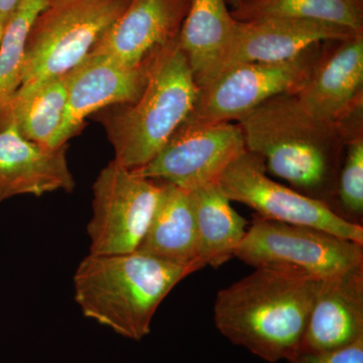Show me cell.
I'll use <instances>...</instances> for the list:
<instances>
[{
    "instance_id": "1",
    "label": "cell",
    "mask_w": 363,
    "mask_h": 363,
    "mask_svg": "<svg viewBox=\"0 0 363 363\" xmlns=\"http://www.w3.org/2000/svg\"><path fill=\"white\" fill-rule=\"evenodd\" d=\"M238 121L247 152L262 160L267 173L332 208L348 138L345 124L311 116L295 94L272 97Z\"/></svg>"
},
{
    "instance_id": "2",
    "label": "cell",
    "mask_w": 363,
    "mask_h": 363,
    "mask_svg": "<svg viewBox=\"0 0 363 363\" xmlns=\"http://www.w3.org/2000/svg\"><path fill=\"white\" fill-rule=\"evenodd\" d=\"M320 281L255 269L217 294L215 326L267 362L289 360L300 348Z\"/></svg>"
},
{
    "instance_id": "3",
    "label": "cell",
    "mask_w": 363,
    "mask_h": 363,
    "mask_svg": "<svg viewBox=\"0 0 363 363\" xmlns=\"http://www.w3.org/2000/svg\"><path fill=\"white\" fill-rule=\"evenodd\" d=\"M192 267L138 252L89 255L74 274V298L86 318L118 335L140 341L169 292Z\"/></svg>"
},
{
    "instance_id": "4",
    "label": "cell",
    "mask_w": 363,
    "mask_h": 363,
    "mask_svg": "<svg viewBox=\"0 0 363 363\" xmlns=\"http://www.w3.org/2000/svg\"><path fill=\"white\" fill-rule=\"evenodd\" d=\"M198 93L178 39L157 50L142 94L104 117L114 161L130 169L149 164L187 119Z\"/></svg>"
},
{
    "instance_id": "5",
    "label": "cell",
    "mask_w": 363,
    "mask_h": 363,
    "mask_svg": "<svg viewBox=\"0 0 363 363\" xmlns=\"http://www.w3.org/2000/svg\"><path fill=\"white\" fill-rule=\"evenodd\" d=\"M130 0H51L30 28L20 89L65 76L87 58Z\"/></svg>"
},
{
    "instance_id": "6",
    "label": "cell",
    "mask_w": 363,
    "mask_h": 363,
    "mask_svg": "<svg viewBox=\"0 0 363 363\" xmlns=\"http://www.w3.org/2000/svg\"><path fill=\"white\" fill-rule=\"evenodd\" d=\"M235 257L255 269L323 279L363 266V245L255 214Z\"/></svg>"
},
{
    "instance_id": "7",
    "label": "cell",
    "mask_w": 363,
    "mask_h": 363,
    "mask_svg": "<svg viewBox=\"0 0 363 363\" xmlns=\"http://www.w3.org/2000/svg\"><path fill=\"white\" fill-rule=\"evenodd\" d=\"M321 44L279 63H243L230 67L199 88L194 108L186 121L231 123L272 97L296 94L321 56Z\"/></svg>"
},
{
    "instance_id": "8",
    "label": "cell",
    "mask_w": 363,
    "mask_h": 363,
    "mask_svg": "<svg viewBox=\"0 0 363 363\" xmlns=\"http://www.w3.org/2000/svg\"><path fill=\"white\" fill-rule=\"evenodd\" d=\"M162 183L111 161L93 184L87 225L91 255L135 252L156 209Z\"/></svg>"
},
{
    "instance_id": "9",
    "label": "cell",
    "mask_w": 363,
    "mask_h": 363,
    "mask_svg": "<svg viewBox=\"0 0 363 363\" xmlns=\"http://www.w3.org/2000/svg\"><path fill=\"white\" fill-rule=\"evenodd\" d=\"M230 201L252 208L267 220L313 227L363 245V227L345 220L326 203L301 194L267 176L264 162L245 150L219 178Z\"/></svg>"
},
{
    "instance_id": "10",
    "label": "cell",
    "mask_w": 363,
    "mask_h": 363,
    "mask_svg": "<svg viewBox=\"0 0 363 363\" xmlns=\"http://www.w3.org/2000/svg\"><path fill=\"white\" fill-rule=\"evenodd\" d=\"M247 150L240 125L185 121L138 175L186 191L217 183L227 167Z\"/></svg>"
},
{
    "instance_id": "11",
    "label": "cell",
    "mask_w": 363,
    "mask_h": 363,
    "mask_svg": "<svg viewBox=\"0 0 363 363\" xmlns=\"http://www.w3.org/2000/svg\"><path fill=\"white\" fill-rule=\"evenodd\" d=\"M155 52L138 66L123 65L111 57L90 52L67 73L65 112L50 147L67 145L82 130L90 114L135 101L147 83Z\"/></svg>"
},
{
    "instance_id": "12",
    "label": "cell",
    "mask_w": 363,
    "mask_h": 363,
    "mask_svg": "<svg viewBox=\"0 0 363 363\" xmlns=\"http://www.w3.org/2000/svg\"><path fill=\"white\" fill-rule=\"evenodd\" d=\"M359 33H363L333 23L298 18L238 21L233 42L217 76L238 64L288 61L313 45L348 40Z\"/></svg>"
},
{
    "instance_id": "13",
    "label": "cell",
    "mask_w": 363,
    "mask_h": 363,
    "mask_svg": "<svg viewBox=\"0 0 363 363\" xmlns=\"http://www.w3.org/2000/svg\"><path fill=\"white\" fill-rule=\"evenodd\" d=\"M191 0H130L91 52L138 66L179 33Z\"/></svg>"
},
{
    "instance_id": "14",
    "label": "cell",
    "mask_w": 363,
    "mask_h": 363,
    "mask_svg": "<svg viewBox=\"0 0 363 363\" xmlns=\"http://www.w3.org/2000/svg\"><path fill=\"white\" fill-rule=\"evenodd\" d=\"M335 44V49L322 51L309 78L295 96L311 116L341 123L362 106L363 33Z\"/></svg>"
},
{
    "instance_id": "15",
    "label": "cell",
    "mask_w": 363,
    "mask_h": 363,
    "mask_svg": "<svg viewBox=\"0 0 363 363\" xmlns=\"http://www.w3.org/2000/svg\"><path fill=\"white\" fill-rule=\"evenodd\" d=\"M68 145L47 147L21 135L13 123L0 130V203L16 196L42 197L72 193L75 179L67 159Z\"/></svg>"
},
{
    "instance_id": "16",
    "label": "cell",
    "mask_w": 363,
    "mask_h": 363,
    "mask_svg": "<svg viewBox=\"0 0 363 363\" xmlns=\"http://www.w3.org/2000/svg\"><path fill=\"white\" fill-rule=\"evenodd\" d=\"M362 337L363 266L320 281L297 353L336 350Z\"/></svg>"
},
{
    "instance_id": "17",
    "label": "cell",
    "mask_w": 363,
    "mask_h": 363,
    "mask_svg": "<svg viewBox=\"0 0 363 363\" xmlns=\"http://www.w3.org/2000/svg\"><path fill=\"white\" fill-rule=\"evenodd\" d=\"M162 191L138 252L166 262L203 269L194 211L189 191L162 182Z\"/></svg>"
},
{
    "instance_id": "18",
    "label": "cell",
    "mask_w": 363,
    "mask_h": 363,
    "mask_svg": "<svg viewBox=\"0 0 363 363\" xmlns=\"http://www.w3.org/2000/svg\"><path fill=\"white\" fill-rule=\"evenodd\" d=\"M238 23L226 0H191L178 40L198 87L216 77Z\"/></svg>"
},
{
    "instance_id": "19",
    "label": "cell",
    "mask_w": 363,
    "mask_h": 363,
    "mask_svg": "<svg viewBox=\"0 0 363 363\" xmlns=\"http://www.w3.org/2000/svg\"><path fill=\"white\" fill-rule=\"evenodd\" d=\"M194 211L200 260L204 267L223 266L235 257L247 234V221L231 206L218 184L189 191Z\"/></svg>"
},
{
    "instance_id": "20",
    "label": "cell",
    "mask_w": 363,
    "mask_h": 363,
    "mask_svg": "<svg viewBox=\"0 0 363 363\" xmlns=\"http://www.w3.org/2000/svg\"><path fill=\"white\" fill-rule=\"evenodd\" d=\"M66 102L65 76L18 89L2 128L13 123L26 140L51 147L52 138L63 119Z\"/></svg>"
},
{
    "instance_id": "21",
    "label": "cell",
    "mask_w": 363,
    "mask_h": 363,
    "mask_svg": "<svg viewBox=\"0 0 363 363\" xmlns=\"http://www.w3.org/2000/svg\"><path fill=\"white\" fill-rule=\"evenodd\" d=\"M238 21L259 18H298L363 30L362 0H248L231 11Z\"/></svg>"
},
{
    "instance_id": "22",
    "label": "cell",
    "mask_w": 363,
    "mask_h": 363,
    "mask_svg": "<svg viewBox=\"0 0 363 363\" xmlns=\"http://www.w3.org/2000/svg\"><path fill=\"white\" fill-rule=\"evenodd\" d=\"M51 0H21L4 26L0 43V130L23 80L30 28Z\"/></svg>"
},
{
    "instance_id": "23",
    "label": "cell",
    "mask_w": 363,
    "mask_h": 363,
    "mask_svg": "<svg viewBox=\"0 0 363 363\" xmlns=\"http://www.w3.org/2000/svg\"><path fill=\"white\" fill-rule=\"evenodd\" d=\"M346 152L339 172L338 206L336 213L345 220L362 225L363 216V138L362 131L355 138L348 136Z\"/></svg>"
},
{
    "instance_id": "24",
    "label": "cell",
    "mask_w": 363,
    "mask_h": 363,
    "mask_svg": "<svg viewBox=\"0 0 363 363\" xmlns=\"http://www.w3.org/2000/svg\"><path fill=\"white\" fill-rule=\"evenodd\" d=\"M289 363H363V337L336 350L321 352H300Z\"/></svg>"
},
{
    "instance_id": "25",
    "label": "cell",
    "mask_w": 363,
    "mask_h": 363,
    "mask_svg": "<svg viewBox=\"0 0 363 363\" xmlns=\"http://www.w3.org/2000/svg\"><path fill=\"white\" fill-rule=\"evenodd\" d=\"M21 0H0V21L6 26Z\"/></svg>"
},
{
    "instance_id": "26",
    "label": "cell",
    "mask_w": 363,
    "mask_h": 363,
    "mask_svg": "<svg viewBox=\"0 0 363 363\" xmlns=\"http://www.w3.org/2000/svg\"><path fill=\"white\" fill-rule=\"evenodd\" d=\"M247 1L248 0H227V2L233 7V9H238V7L242 6V4H245V2Z\"/></svg>"
},
{
    "instance_id": "27",
    "label": "cell",
    "mask_w": 363,
    "mask_h": 363,
    "mask_svg": "<svg viewBox=\"0 0 363 363\" xmlns=\"http://www.w3.org/2000/svg\"><path fill=\"white\" fill-rule=\"evenodd\" d=\"M4 26L2 25L1 21H0V43H1L2 35H4Z\"/></svg>"
}]
</instances>
